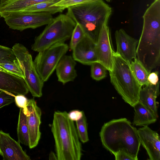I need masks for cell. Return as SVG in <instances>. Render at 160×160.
Segmentation results:
<instances>
[{"label": "cell", "instance_id": "obj_1", "mask_svg": "<svg viewBox=\"0 0 160 160\" xmlns=\"http://www.w3.org/2000/svg\"><path fill=\"white\" fill-rule=\"evenodd\" d=\"M99 134L103 146L111 153L123 151L138 160L141 143L137 129L127 118L114 119L105 123Z\"/></svg>", "mask_w": 160, "mask_h": 160}, {"label": "cell", "instance_id": "obj_2", "mask_svg": "<svg viewBox=\"0 0 160 160\" xmlns=\"http://www.w3.org/2000/svg\"><path fill=\"white\" fill-rule=\"evenodd\" d=\"M58 160H80L82 148L77 129L66 111H55L51 125Z\"/></svg>", "mask_w": 160, "mask_h": 160}, {"label": "cell", "instance_id": "obj_3", "mask_svg": "<svg viewBox=\"0 0 160 160\" xmlns=\"http://www.w3.org/2000/svg\"><path fill=\"white\" fill-rule=\"evenodd\" d=\"M67 15L81 27L85 35L96 44L102 29L108 24L111 8L102 0H98L67 9Z\"/></svg>", "mask_w": 160, "mask_h": 160}, {"label": "cell", "instance_id": "obj_4", "mask_svg": "<svg viewBox=\"0 0 160 160\" xmlns=\"http://www.w3.org/2000/svg\"><path fill=\"white\" fill-rule=\"evenodd\" d=\"M138 60L150 73L160 65V22L154 18L143 20V26L136 48Z\"/></svg>", "mask_w": 160, "mask_h": 160}, {"label": "cell", "instance_id": "obj_5", "mask_svg": "<svg viewBox=\"0 0 160 160\" xmlns=\"http://www.w3.org/2000/svg\"><path fill=\"white\" fill-rule=\"evenodd\" d=\"M111 82L124 101L132 107L139 101L142 87L136 78L130 64L114 52L113 64L109 71Z\"/></svg>", "mask_w": 160, "mask_h": 160}, {"label": "cell", "instance_id": "obj_6", "mask_svg": "<svg viewBox=\"0 0 160 160\" xmlns=\"http://www.w3.org/2000/svg\"><path fill=\"white\" fill-rule=\"evenodd\" d=\"M76 24L66 14H60L53 18L36 38L32 49L38 52L55 44L64 43L71 38Z\"/></svg>", "mask_w": 160, "mask_h": 160}, {"label": "cell", "instance_id": "obj_7", "mask_svg": "<svg viewBox=\"0 0 160 160\" xmlns=\"http://www.w3.org/2000/svg\"><path fill=\"white\" fill-rule=\"evenodd\" d=\"M12 49L21 66L29 91L34 97H41L44 82L36 69L31 54L20 43H15Z\"/></svg>", "mask_w": 160, "mask_h": 160}, {"label": "cell", "instance_id": "obj_8", "mask_svg": "<svg viewBox=\"0 0 160 160\" xmlns=\"http://www.w3.org/2000/svg\"><path fill=\"white\" fill-rule=\"evenodd\" d=\"M68 49V44L62 43L55 44L38 52L33 62L37 72L44 82L48 80Z\"/></svg>", "mask_w": 160, "mask_h": 160}, {"label": "cell", "instance_id": "obj_9", "mask_svg": "<svg viewBox=\"0 0 160 160\" xmlns=\"http://www.w3.org/2000/svg\"><path fill=\"white\" fill-rule=\"evenodd\" d=\"M3 18L10 28L22 31L47 25L53 18L52 14L47 12H13L7 14Z\"/></svg>", "mask_w": 160, "mask_h": 160}, {"label": "cell", "instance_id": "obj_10", "mask_svg": "<svg viewBox=\"0 0 160 160\" xmlns=\"http://www.w3.org/2000/svg\"><path fill=\"white\" fill-rule=\"evenodd\" d=\"M98 62L109 71L113 64V54L110 33L108 24L103 26L96 43Z\"/></svg>", "mask_w": 160, "mask_h": 160}, {"label": "cell", "instance_id": "obj_11", "mask_svg": "<svg viewBox=\"0 0 160 160\" xmlns=\"http://www.w3.org/2000/svg\"><path fill=\"white\" fill-rule=\"evenodd\" d=\"M27 107L28 112L27 115L29 139L28 146L32 149L38 145L41 137L40 126L42 112L33 98L28 100Z\"/></svg>", "mask_w": 160, "mask_h": 160}, {"label": "cell", "instance_id": "obj_12", "mask_svg": "<svg viewBox=\"0 0 160 160\" xmlns=\"http://www.w3.org/2000/svg\"><path fill=\"white\" fill-rule=\"evenodd\" d=\"M0 154L3 160H31L19 142L13 139L9 133L2 130H0Z\"/></svg>", "mask_w": 160, "mask_h": 160}, {"label": "cell", "instance_id": "obj_13", "mask_svg": "<svg viewBox=\"0 0 160 160\" xmlns=\"http://www.w3.org/2000/svg\"><path fill=\"white\" fill-rule=\"evenodd\" d=\"M117 46L116 52L130 64L137 59L136 48L138 40L128 35L122 29L115 32Z\"/></svg>", "mask_w": 160, "mask_h": 160}, {"label": "cell", "instance_id": "obj_14", "mask_svg": "<svg viewBox=\"0 0 160 160\" xmlns=\"http://www.w3.org/2000/svg\"><path fill=\"white\" fill-rule=\"evenodd\" d=\"M141 144L146 150L150 160H160L159 136L148 126L137 130Z\"/></svg>", "mask_w": 160, "mask_h": 160}, {"label": "cell", "instance_id": "obj_15", "mask_svg": "<svg viewBox=\"0 0 160 160\" xmlns=\"http://www.w3.org/2000/svg\"><path fill=\"white\" fill-rule=\"evenodd\" d=\"M72 51L74 59L83 64L91 65L98 62L96 44L86 35Z\"/></svg>", "mask_w": 160, "mask_h": 160}, {"label": "cell", "instance_id": "obj_16", "mask_svg": "<svg viewBox=\"0 0 160 160\" xmlns=\"http://www.w3.org/2000/svg\"><path fill=\"white\" fill-rule=\"evenodd\" d=\"M0 90L15 95H26L29 92L24 79L0 68Z\"/></svg>", "mask_w": 160, "mask_h": 160}, {"label": "cell", "instance_id": "obj_17", "mask_svg": "<svg viewBox=\"0 0 160 160\" xmlns=\"http://www.w3.org/2000/svg\"><path fill=\"white\" fill-rule=\"evenodd\" d=\"M76 61L70 55H63L56 68L58 81L63 84L73 81L77 76Z\"/></svg>", "mask_w": 160, "mask_h": 160}, {"label": "cell", "instance_id": "obj_18", "mask_svg": "<svg viewBox=\"0 0 160 160\" xmlns=\"http://www.w3.org/2000/svg\"><path fill=\"white\" fill-rule=\"evenodd\" d=\"M159 82L156 85L148 83L140 90L139 101L142 103L158 118V117L156 99L159 93Z\"/></svg>", "mask_w": 160, "mask_h": 160}, {"label": "cell", "instance_id": "obj_19", "mask_svg": "<svg viewBox=\"0 0 160 160\" xmlns=\"http://www.w3.org/2000/svg\"><path fill=\"white\" fill-rule=\"evenodd\" d=\"M134 116L133 124L136 126H145L155 122L157 118L142 103L138 101L133 107Z\"/></svg>", "mask_w": 160, "mask_h": 160}, {"label": "cell", "instance_id": "obj_20", "mask_svg": "<svg viewBox=\"0 0 160 160\" xmlns=\"http://www.w3.org/2000/svg\"><path fill=\"white\" fill-rule=\"evenodd\" d=\"M61 0H16L2 3L1 10L5 14L17 12L25 8L37 4L44 2H52L55 3Z\"/></svg>", "mask_w": 160, "mask_h": 160}, {"label": "cell", "instance_id": "obj_21", "mask_svg": "<svg viewBox=\"0 0 160 160\" xmlns=\"http://www.w3.org/2000/svg\"><path fill=\"white\" fill-rule=\"evenodd\" d=\"M28 112L20 108L17 128L18 141L25 145L29 146V134L27 115Z\"/></svg>", "mask_w": 160, "mask_h": 160}, {"label": "cell", "instance_id": "obj_22", "mask_svg": "<svg viewBox=\"0 0 160 160\" xmlns=\"http://www.w3.org/2000/svg\"><path fill=\"white\" fill-rule=\"evenodd\" d=\"M55 3L54 2H49L39 3L30 6L17 12H47L53 14L58 12H62L64 10L61 8L52 6Z\"/></svg>", "mask_w": 160, "mask_h": 160}, {"label": "cell", "instance_id": "obj_23", "mask_svg": "<svg viewBox=\"0 0 160 160\" xmlns=\"http://www.w3.org/2000/svg\"><path fill=\"white\" fill-rule=\"evenodd\" d=\"M130 64L134 75L141 86L148 84V78L150 73L142 64L137 58Z\"/></svg>", "mask_w": 160, "mask_h": 160}, {"label": "cell", "instance_id": "obj_24", "mask_svg": "<svg viewBox=\"0 0 160 160\" xmlns=\"http://www.w3.org/2000/svg\"><path fill=\"white\" fill-rule=\"evenodd\" d=\"M0 68L24 79L25 78L21 66L17 59L13 62L0 59Z\"/></svg>", "mask_w": 160, "mask_h": 160}, {"label": "cell", "instance_id": "obj_25", "mask_svg": "<svg viewBox=\"0 0 160 160\" xmlns=\"http://www.w3.org/2000/svg\"><path fill=\"white\" fill-rule=\"evenodd\" d=\"M77 130L79 138L83 143H85L89 141L86 118L84 112L82 117L76 121Z\"/></svg>", "mask_w": 160, "mask_h": 160}, {"label": "cell", "instance_id": "obj_26", "mask_svg": "<svg viewBox=\"0 0 160 160\" xmlns=\"http://www.w3.org/2000/svg\"><path fill=\"white\" fill-rule=\"evenodd\" d=\"M90 66L91 76L93 79L98 81L106 77L107 70L102 64L96 62Z\"/></svg>", "mask_w": 160, "mask_h": 160}, {"label": "cell", "instance_id": "obj_27", "mask_svg": "<svg viewBox=\"0 0 160 160\" xmlns=\"http://www.w3.org/2000/svg\"><path fill=\"white\" fill-rule=\"evenodd\" d=\"M85 35L80 26L78 23L74 28L71 36L69 48L72 50L83 39Z\"/></svg>", "mask_w": 160, "mask_h": 160}, {"label": "cell", "instance_id": "obj_28", "mask_svg": "<svg viewBox=\"0 0 160 160\" xmlns=\"http://www.w3.org/2000/svg\"><path fill=\"white\" fill-rule=\"evenodd\" d=\"M98 0H61L52 6L58 7L64 10L70 7L86 3L95 1Z\"/></svg>", "mask_w": 160, "mask_h": 160}, {"label": "cell", "instance_id": "obj_29", "mask_svg": "<svg viewBox=\"0 0 160 160\" xmlns=\"http://www.w3.org/2000/svg\"><path fill=\"white\" fill-rule=\"evenodd\" d=\"M0 59L13 62L17 58L12 48L0 45Z\"/></svg>", "mask_w": 160, "mask_h": 160}, {"label": "cell", "instance_id": "obj_30", "mask_svg": "<svg viewBox=\"0 0 160 160\" xmlns=\"http://www.w3.org/2000/svg\"><path fill=\"white\" fill-rule=\"evenodd\" d=\"M15 95L8 92L1 91L0 92V108L9 105L14 101Z\"/></svg>", "mask_w": 160, "mask_h": 160}, {"label": "cell", "instance_id": "obj_31", "mask_svg": "<svg viewBox=\"0 0 160 160\" xmlns=\"http://www.w3.org/2000/svg\"><path fill=\"white\" fill-rule=\"evenodd\" d=\"M15 104L17 106L20 108H23L26 111H28L27 105L28 99L22 94H18L15 96Z\"/></svg>", "mask_w": 160, "mask_h": 160}, {"label": "cell", "instance_id": "obj_32", "mask_svg": "<svg viewBox=\"0 0 160 160\" xmlns=\"http://www.w3.org/2000/svg\"><path fill=\"white\" fill-rule=\"evenodd\" d=\"M83 113V111L77 110H73L68 113V116L70 120L76 122L82 117Z\"/></svg>", "mask_w": 160, "mask_h": 160}, {"label": "cell", "instance_id": "obj_33", "mask_svg": "<svg viewBox=\"0 0 160 160\" xmlns=\"http://www.w3.org/2000/svg\"><path fill=\"white\" fill-rule=\"evenodd\" d=\"M113 154L116 160H135L132 157L123 151H119Z\"/></svg>", "mask_w": 160, "mask_h": 160}, {"label": "cell", "instance_id": "obj_34", "mask_svg": "<svg viewBox=\"0 0 160 160\" xmlns=\"http://www.w3.org/2000/svg\"><path fill=\"white\" fill-rule=\"evenodd\" d=\"M158 71L150 72L148 76V80L149 83L155 85L159 82L158 76Z\"/></svg>", "mask_w": 160, "mask_h": 160}, {"label": "cell", "instance_id": "obj_35", "mask_svg": "<svg viewBox=\"0 0 160 160\" xmlns=\"http://www.w3.org/2000/svg\"><path fill=\"white\" fill-rule=\"evenodd\" d=\"M49 160H58L56 155L53 152L51 151L49 153Z\"/></svg>", "mask_w": 160, "mask_h": 160}, {"label": "cell", "instance_id": "obj_36", "mask_svg": "<svg viewBox=\"0 0 160 160\" xmlns=\"http://www.w3.org/2000/svg\"><path fill=\"white\" fill-rule=\"evenodd\" d=\"M105 0L108 2H109L111 1V0Z\"/></svg>", "mask_w": 160, "mask_h": 160}, {"label": "cell", "instance_id": "obj_37", "mask_svg": "<svg viewBox=\"0 0 160 160\" xmlns=\"http://www.w3.org/2000/svg\"></svg>", "mask_w": 160, "mask_h": 160}, {"label": "cell", "instance_id": "obj_38", "mask_svg": "<svg viewBox=\"0 0 160 160\" xmlns=\"http://www.w3.org/2000/svg\"></svg>", "mask_w": 160, "mask_h": 160}]
</instances>
